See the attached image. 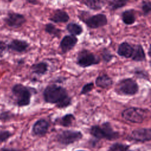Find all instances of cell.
I'll list each match as a JSON object with an SVG mask.
<instances>
[{
    "instance_id": "cell-19",
    "label": "cell",
    "mask_w": 151,
    "mask_h": 151,
    "mask_svg": "<svg viewBox=\"0 0 151 151\" xmlns=\"http://www.w3.org/2000/svg\"><path fill=\"white\" fill-rule=\"evenodd\" d=\"M48 65L45 62H39L34 64L31 67V71L33 74L38 76H41L46 74L48 71Z\"/></svg>"
},
{
    "instance_id": "cell-8",
    "label": "cell",
    "mask_w": 151,
    "mask_h": 151,
    "mask_svg": "<svg viewBox=\"0 0 151 151\" xmlns=\"http://www.w3.org/2000/svg\"><path fill=\"white\" fill-rule=\"evenodd\" d=\"M4 22L10 28H18L26 22V18L21 14L10 11L4 18Z\"/></svg>"
},
{
    "instance_id": "cell-18",
    "label": "cell",
    "mask_w": 151,
    "mask_h": 151,
    "mask_svg": "<svg viewBox=\"0 0 151 151\" xmlns=\"http://www.w3.org/2000/svg\"><path fill=\"white\" fill-rule=\"evenodd\" d=\"M81 2L92 10H100L107 4V0H81Z\"/></svg>"
},
{
    "instance_id": "cell-30",
    "label": "cell",
    "mask_w": 151,
    "mask_h": 151,
    "mask_svg": "<svg viewBox=\"0 0 151 151\" xmlns=\"http://www.w3.org/2000/svg\"><path fill=\"white\" fill-rule=\"evenodd\" d=\"M142 9L145 15H147L151 11V3L150 1H143L142 4Z\"/></svg>"
},
{
    "instance_id": "cell-28",
    "label": "cell",
    "mask_w": 151,
    "mask_h": 151,
    "mask_svg": "<svg viewBox=\"0 0 151 151\" xmlns=\"http://www.w3.org/2000/svg\"><path fill=\"white\" fill-rule=\"evenodd\" d=\"M12 135L13 133L9 130H0V144L6 142Z\"/></svg>"
},
{
    "instance_id": "cell-32",
    "label": "cell",
    "mask_w": 151,
    "mask_h": 151,
    "mask_svg": "<svg viewBox=\"0 0 151 151\" xmlns=\"http://www.w3.org/2000/svg\"><path fill=\"white\" fill-rule=\"evenodd\" d=\"M7 44L0 40V58H2L7 51Z\"/></svg>"
},
{
    "instance_id": "cell-9",
    "label": "cell",
    "mask_w": 151,
    "mask_h": 151,
    "mask_svg": "<svg viewBox=\"0 0 151 151\" xmlns=\"http://www.w3.org/2000/svg\"><path fill=\"white\" fill-rule=\"evenodd\" d=\"M86 25L92 29H96L107 24V18L103 14H97L83 20Z\"/></svg>"
},
{
    "instance_id": "cell-10",
    "label": "cell",
    "mask_w": 151,
    "mask_h": 151,
    "mask_svg": "<svg viewBox=\"0 0 151 151\" xmlns=\"http://www.w3.org/2000/svg\"><path fill=\"white\" fill-rule=\"evenodd\" d=\"M129 139L137 142H149L151 139V129L150 128H140L133 130Z\"/></svg>"
},
{
    "instance_id": "cell-29",
    "label": "cell",
    "mask_w": 151,
    "mask_h": 151,
    "mask_svg": "<svg viewBox=\"0 0 151 151\" xmlns=\"http://www.w3.org/2000/svg\"><path fill=\"white\" fill-rule=\"evenodd\" d=\"M101 56H102L103 61L105 63L110 62L114 57V55L111 53V52L107 48H104L103 50V51L101 53Z\"/></svg>"
},
{
    "instance_id": "cell-36",
    "label": "cell",
    "mask_w": 151,
    "mask_h": 151,
    "mask_svg": "<svg viewBox=\"0 0 151 151\" xmlns=\"http://www.w3.org/2000/svg\"><path fill=\"white\" fill-rule=\"evenodd\" d=\"M127 151H143L142 149H135L133 150H128Z\"/></svg>"
},
{
    "instance_id": "cell-12",
    "label": "cell",
    "mask_w": 151,
    "mask_h": 151,
    "mask_svg": "<svg viewBox=\"0 0 151 151\" xmlns=\"http://www.w3.org/2000/svg\"><path fill=\"white\" fill-rule=\"evenodd\" d=\"M50 124L47 120L44 119H39L35 122L32 128V132L35 136L42 137L47 133Z\"/></svg>"
},
{
    "instance_id": "cell-22",
    "label": "cell",
    "mask_w": 151,
    "mask_h": 151,
    "mask_svg": "<svg viewBox=\"0 0 151 151\" xmlns=\"http://www.w3.org/2000/svg\"><path fill=\"white\" fill-rule=\"evenodd\" d=\"M66 29L72 35H80L82 34L83 29L82 27L76 22H70L66 26Z\"/></svg>"
},
{
    "instance_id": "cell-4",
    "label": "cell",
    "mask_w": 151,
    "mask_h": 151,
    "mask_svg": "<svg viewBox=\"0 0 151 151\" xmlns=\"http://www.w3.org/2000/svg\"><path fill=\"white\" fill-rule=\"evenodd\" d=\"M139 90L137 83L132 78H126L120 80L116 84L114 91L121 96H134Z\"/></svg>"
},
{
    "instance_id": "cell-26",
    "label": "cell",
    "mask_w": 151,
    "mask_h": 151,
    "mask_svg": "<svg viewBox=\"0 0 151 151\" xmlns=\"http://www.w3.org/2000/svg\"><path fill=\"white\" fill-rule=\"evenodd\" d=\"M15 115L9 110L2 111L0 113V121L2 122H7L12 120Z\"/></svg>"
},
{
    "instance_id": "cell-5",
    "label": "cell",
    "mask_w": 151,
    "mask_h": 151,
    "mask_svg": "<svg viewBox=\"0 0 151 151\" xmlns=\"http://www.w3.org/2000/svg\"><path fill=\"white\" fill-rule=\"evenodd\" d=\"M149 111L147 109L131 107L122 112V117L126 121L132 123H142L146 118Z\"/></svg>"
},
{
    "instance_id": "cell-35",
    "label": "cell",
    "mask_w": 151,
    "mask_h": 151,
    "mask_svg": "<svg viewBox=\"0 0 151 151\" xmlns=\"http://www.w3.org/2000/svg\"><path fill=\"white\" fill-rule=\"evenodd\" d=\"M27 2H29V4H31L33 5H36L38 4L37 0H27Z\"/></svg>"
},
{
    "instance_id": "cell-20",
    "label": "cell",
    "mask_w": 151,
    "mask_h": 151,
    "mask_svg": "<svg viewBox=\"0 0 151 151\" xmlns=\"http://www.w3.org/2000/svg\"><path fill=\"white\" fill-rule=\"evenodd\" d=\"M75 116L71 113L64 115L63 117L56 119L57 123L63 127H69L72 126L73 122L75 121Z\"/></svg>"
},
{
    "instance_id": "cell-15",
    "label": "cell",
    "mask_w": 151,
    "mask_h": 151,
    "mask_svg": "<svg viewBox=\"0 0 151 151\" xmlns=\"http://www.w3.org/2000/svg\"><path fill=\"white\" fill-rule=\"evenodd\" d=\"M70 17L67 12L62 9H56L49 18V20L54 23H65L68 21Z\"/></svg>"
},
{
    "instance_id": "cell-17",
    "label": "cell",
    "mask_w": 151,
    "mask_h": 151,
    "mask_svg": "<svg viewBox=\"0 0 151 151\" xmlns=\"http://www.w3.org/2000/svg\"><path fill=\"white\" fill-rule=\"evenodd\" d=\"M132 60L136 62H141L146 60V54L143 47L140 44L133 46V52L132 56Z\"/></svg>"
},
{
    "instance_id": "cell-3",
    "label": "cell",
    "mask_w": 151,
    "mask_h": 151,
    "mask_svg": "<svg viewBox=\"0 0 151 151\" xmlns=\"http://www.w3.org/2000/svg\"><path fill=\"white\" fill-rule=\"evenodd\" d=\"M90 133L97 139H106L108 140H113L119 137V133L113 129L111 124L104 122L101 126L93 125L90 129Z\"/></svg>"
},
{
    "instance_id": "cell-23",
    "label": "cell",
    "mask_w": 151,
    "mask_h": 151,
    "mask_svg": "<svg viewBox=\"0 0 151 151\" xmlns=\"http://www.w3.org/2000/svg\"><path fill=\"white\" fill-rule=\"evenodd\" d=\"M129 0H111L109 4V6L110 10L115 11L126 5Z\"/></svg>"
},
{
    "instance_id": "cell-11",
    "label": "cell",
    "mask_w": 151,
    "mask_h": 151,
    "mask_svg": "<svg viewBox=\"0 0 151 151\" xmlns=\"http://www.w3.org/2000/svg\"><path fill=\"white\" fill-rule=\"evenodd\" d=\"M28 42L23 40L14 39L7 44V50L18 53H22L29 47Z\"/></svg>"
},
{
    "instance_id": "cell-34",
    "label": "cell",
    "mask_w": 151,
    "mask_h": 151,
    "mask_svg": "<svg viewBox=\"0 0 151 151\" xmlns=\"http://www.w3.org/2000/svg\"><path fill=\"white\" fill-rule=\"evenodd\" d=\"M65 77H58L56 80H55V82L56 83H61V82H63L64 80H65Z\"/></svg>"
},
{
    "instance_id": "cell-16",
    "label": "cell",
    "mask_w": 151,
    "mask_h": 151,
    "mask_svg": "<svg viewBox=\"0 0 151 151\" xmlns=\"http://www.w3.org/2000/svg\"><path fill=\"white\" fill-rule=\"evenodd\" d=\"M113 83V80L106 74H103L99 76L95 80V84L97 87L107 89L112 86Z\"/></svg>"
},
{
    "instance_id": "cell-1",
    "label": "cell",
    "mask_w": 151,
    "mask_h": 151,
    "mask_svg": "<svg viewBox=\"0 0 151 151\" xmlns=\"http://www.w3.org/2000/svg\"><path fill=\"white\" fill-rule=\"evenodd\" d=\"M43 98L46 103L55 104L59 109L65 108L71 103V98L67 90L55 84H50L45 88L43 91Z\"/></svg>"
},
{
    "instance_id": "cell-21",
    "label": "cell",
    "mask_w": 151,
    "mask_h": 151,
    "mask_svg": "<svg viewBox=\"0 0 151 151\" xmlns=\"http://www.w3.org/2000/svg\"><path fill=\"white\" fill-rule=\"evenodd\" d=\"M122 19L123 23L127 25L133 24L136 21V17L133 9L126 10L122 12Z\"/></svg>"
},
{
    "instance_id": "cell-2",
    "label": "cell",
    "mask_w": 151,
    "mask_h": 151,
    "mask_svg": "<svg viewBox=\"0 0 151 151\" xmlns=\"http://www.w3.org/2000/svg\"><path fill=\"white\" fill-rule=\"evenodd\" d=\"M32 92H36V90L20 83L14 84L11 88L12 96L15 103L19 107L29 105Z\"/></svg>"
},
{
    "instance_id": "cell-7",
    "label": "cell",
    "mask_w": 151,
    "mask_h": 151,
    "mask_svg": "<svg viewBox=\"0 0 151 151\" xmlns=\"http://www.w3.org/2000/svg\"><path fill=\"white\" fill-rule=\"evenodd\" d=\"M100 62V58L87 50H83L78 53L76 63L82 68L97 65Z\"/></svg>"
},
{
    "instance_id": "cell-33",
    "label": "cell",
    "mask_w": 151,
    "mask_h": 151,
    "mask_svg": "<svg viewBox=\"0 0 151 151\" xmlns=\"http://www.w3.org/2000/svg\"><path fill=\"white\" fill-rule=\"evenodd\" d=\"M0 151H21L19 149L13 148V147H3L0 149Z\"/></svg>"
},
{
    "instance_id": "cell-13",
    "label": "cell",
    "mask_w": 151,
    "mask_h": 151,
    "mask_svg": "<svg viewBox=\"0 0 151 151\" xmlns=\"http://www.w3.org/2000/svg\"><path fill=\"white\" fill-rule=\"evenodd\" d=\"M77 42L78 39L74 35H67L64 36L60 43V47L63 53H67L72 50Z\"/></svg>"
},
{
    "instance_id": "cell-37",
    "label": "cell",
    "mask_w": 151,
    "mask_h": 151,
    "mask_svg": "<svg viewBox=\"0 0 151 151\" xmlns=\"http://www.w3.org/2000/svg\"><path fill=\"white\" fill-rule=\"evenodd\" d=\"M150 47H149V50H148V54H149V56H150Z\"/></svg>"
},
{
    "instance_id": "cell-24",
    "label": "cell",
    "mask_w": 151,
    "mask_h": 151,
    "mask_svg": "<svg viewBox=\"0 0 151 151\" xmlns=\"http://www.w3.org/2000/svg\"><path fill=\"white\" fill-rule=\"evenodd\" d=\"M45 31L48 34L53 36L58 37L61 34V29L56 28L55 26L52 23H48L45 26Z\"/></svg>"
},
{
    "instance_id": "cell-27",
    "label": "cell",
    "mask_w": 151,
    "mask_h": 151,
    "mask_svg": "<svg viewBox=\"0 0 151 151\" xmlns=\"http://www.w3.org/2000/svg\"><path fill=\"white\" fill-rule=\"evenodd\" d=\"M134 75L139 78H142L149 81V75L147 71L140 68H136L134 71Z\"/></svg>"
},
{
    "instance_id": "cell-14",
    "label": "cell",
    "mask_w": 151,
    "mask_h": 151,
    "mask_svg": "<svg viewBox=\"0 0 151 151\" xmlns=\"http://www.w3.org/2000/svg\"><path fill=\"white\" fill-rule=\"evenodd\" d=\"M133 52V46L127 42H122L118 47L117 53L120 56L126 58H131Z\"/></svg>"
},
{
    "instance_id": "cell-25",
    "label": "cell",
    "mask_w": 151,
    "mask_h": 151,
    "mask_svg": "<svg viewBox=\"0 0 151 151\" xmlns=\"http://www.w3.org/2000/svg\"><path fill=\"white\" fill-rule=\"evenodd\" d=\"M130 146L122 143H114L110 146L108 151H127Z\"/></svg>"
},
{
    "instance_id": "cell-6",
    "label": "cell",
    "mask_w": 151,
    "mask_h": 151,
    "mask_svg": "<svg viewBox=\"0 0 151 151\" xmlns=\"http://www.w3.org/2000/svg\"><path fill=\"white\" fill-rule=\"evenodd\" d=\"M83 136V133L80 131L64 130L57 134L56 139L61 145L68 146L80 140Z\"/></svg>"
},
{
    "instance_id": "cell-31",
    "label": "cell",
    "mask_w": 151,
    "mask_h": 151,
    "mask_svg": "<svg viewBox=\"0 0 151 151\" xmlns=\"http://www.w3.org/2000/svg\"><path fill=\"white\" fill-rule=\"evenodd\" d=\"M93 88H94V83L92 82L84 84L82 87L81 90L80 91V94L81 95L87 94L88 93H90Z\"/></svg>"
},
{
    "instance_id": "cell-38",
    "label": "cell",
    "mask_w": 151,
    "mask_h": 151,
    "mask_svg": "<svg viewBox=\"0 0 151 151\" xmlns=\"http://www.w3.org/2000/svg\"><path fill=\"white\" fill-rule=\"evenodd\" d=\"M76 151H86V150H76Z\"/></svg>"
}]
</instances>
